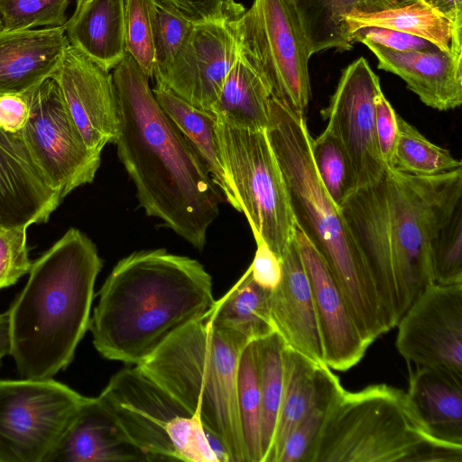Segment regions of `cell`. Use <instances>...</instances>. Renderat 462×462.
Returning a JSON list of instances; mask_svg holds the SVG:
<instances>
[{"instance_id":"cell-1","label":"cell","mask_w":462,"mask_h":462,"mask_svg":"<svg viewBox=\"0 0 462 462\" xmlns=\"http://www.w3.org/2000/svg\"><path fill=\"white\" fill-rule=\"evenodd\" d=\"M462 201V169L415 176L387 167L340 207L377 290L390 331L434 283L430 245L449 210Z\"/></svg>"},{"instance_id":"cell-2","label":"cell","mask_w":462,"mask_h":462,"mask_svg":"<svg viewBox=\"0 0 462 462\" xmlns=\"http://www.w3.org/2000/svg\"><path fill=\"white\" fill-rule=\"evenodd\" d=\"M118 106L114 143L140 206L195 248L206 245L223 196L202 160L159 106L129 55L112 69Z\"/></svg>"},{"instance_id":"cell-3","label":"cell","mask_w":462,"mask_h":462,"mask_svg":"<svg viewBox=\"0 0 462 462\" xmlns=\"http://www.w3.org/2000/svg\"><path fill=\"white\" fill-rule=\"evenodd\" d=\"M89 329L105 358L139 365L168 338L208 316L212 277L188 256L142 250L121 259L98 292Z\"/></svg>"},{"instance_id":"cell-4","label":"cell","mask_w":462,"mask_h":462,"mask_svg":"<svg viewBox=\"0 0 462 462\" xmlns=\"http://www.w3.org/2000/svg\"><path fill=\"white\" fill-rule=\"evenodd\" d=\"M102 265L95 244L73 227L32 262L8 309L11 356L22 378H52L72 362L89 329Z\"/></svg>"},{"instance_id":"cell-5","label":"cell","mask_w":462,"mask_h":462,"mask_svg":"<svg viewBox=\"0 0 462 462\" xmlns=\"http://www.w3.org/2000/svg\"><path fill=\"white\" fill-rule=\"evenodd\" d=\"M266 134L284 180L295 226L325 259L356 326L371 345L389 331L381 300L340 208L319 178L304 115L272 97Z\"/></svg>"},{"instance_id":"cell-6","label":"cell","mask_w":462,"mask_h":462,"mask_svg":"<svg viewBox=\"0 0 462 462\" xmlns=\"http://www.w3.org/2000/svg\"><path fill=\"white\" fill-rule=\"evenodd\" d=\"M252 341L208 316L168 338L137 366L203 424L228 462H245L236 401L241 353Z\"/></svg>"},{"instance_id":"cell-7","label":"cell","mask_w":462,"mask_h":462,"mask_svg":"<svg viewBox=\"0 0 462 462\" xmlns=\"http://www.w3.org/2000/svg\"><path fill=\"white\" fill-rule=\"evenodd\" d=\"M311 462H462V445L433 437L406 392L372 384L337 394Z\"/></svg>"},{"instance_id":"cell-8","label":"cell","mask_w":462,"mask_h":462,"mask_svg":"<svg viewBox=\"0 0 462 462\" xmlns=\"http://www.w3.org/2000/svg\"><path fill=\"white\" fill-rule=\"evenodd\" d=\"M97 398L148 462H228L201 421L137 365L114 374Z\"/></svg>"},{"instance_id":"cell-9","label":"cell","mask_w":462,"mask_h":462,"mask_svg":"<svg viewBox=\"0 0 462 462\" xmlns=\"http://www.w3.org/2000/svg\"><path fill=\"white\" fill-rule=\"evenodd\" d=\"M217 134L240 212L255 241L263 240L281 258L294 236L295 223L266 130L238 128L217 117Z\"/></svg>"},{"instance_id":"cell-10","label":"cell","mask_w":462,"mask_h":462,"mask_svg":"<svg viewBox=\"0 0 462 462\" xmlns=\"http://www.w3.org/2000/svg\"><path fill=\"white\" fill-rule=\"evenodd\" d=\"M240 49L272 97L304 115L311 96L310 42L291 0H254L235 20Z\"/></svg>"},{"instance_id":"cell-11","label":"cell","mask_w":462,"mask_h":462,"mask_svg":"<svg viewBox=\"0 0 462 462\" xmlns=\"http://www.w3.org/2000/svg\"><path fill=\"white\" fill-rule=\"evenodd\" d=\"M85 398L52 378L0 380V462H44Z\"/></svg>"},{"instance_id":"cell-12","label":"cell","mask_w":462,"mask_h":462,"mask_svg":"<svg viewBox=\"0 0 462 462\" xmlns=\"http://www.w3.org/2000/svg\"><path fill=\"white\" fill-rule=\"evenodd\" d=\"M20 135L45 182L61 200L93 181L101 152L85 143L53 78L30 90L29 116Z\"/></svg>"},{"instance_id":"cell-13","label":"cell","mask_w":462,"mask_h":462,"mask_svg":"<svg viewBox=\"0 0 462 462\" xmlns=\"http://www.w3.org/2000/svg\"><path fill=\"white\" fill-rule=\"evenodd\" d=\"M396 327V348L408 364L462 376V283H432Z\"/></svg>"},{"instance_id":"cell-14","label":"cell","mask_w":462,"mask_h":462,"mask_svg":"<svg viewBox=\"0 0 462 462\" xmlns=\"http://www.w3.org/2000/svg\"><path fill=\"white\" fill-rule=\"evenodd\" d=\"M378 76L360 57L343 69L334 94L321 115L327 127L350 159L357 189L376 181L387 168L382 160L374 125Z\"/></svg>"},{"instance_id":"cell-15","label":"cell","mask_w":462,"mask_h":462,"mask_svg":"<svg viewBox=\"0 0 462 462\" xmlns=\"http://www.w3.org/2000/svg\"><path fill=\"white\" fill-rule=\"evenodd\" d=\"M234 22L194 23L173 61L165 69L154 72L156 85L211 112L241 51Z\"/></svg>"},{"instance_id":"cell-16","label":"cell","mask_w":462,"mask_h":462,"mask_svg":"<svg viewBox=\"0 0 462 462\" xmlns=\"http://www.w3.org/2000/svg\"><path fill=\"white\" fill-rule=\"evenodd\" d=\"M87 146L101 152L118 131V106L112 74L68 45L52 76Z\"/></svg>"},{"instance_id":"cell-17","label":"cell","mask_w":462,"mask_h":462,"mask_svg":"<svg viewBox=\"0 0 462 462\" xmlns=\"http://www.w3.org/2000/svg\"><path fill=\"white\" fill-rule=\"evenodd\" d=\"M294 235L312 290L324 363L346 371L360 362L370 345L356 326L323 256L296 226Z\"/></svg>"},{"instance_id":"cell-18","label":"cell","mask_w":462,"mask_h":462,"mask_svg":"<svg viewBox=\"0 0 462 462\" xmlns=\"http://www.w3.org/2000/svg\"><path fill=\"white\" fill-rule=\"evenodd\" d=\"M61 199L45 182L20 134L0 127V221L3 227L44 223Z\"/></svg>"},{"instance_id":"cell-19","label":"cell","mask_w":462,"mask_h":462,"mask_svg":"<svg viewBox=\"0 0 462 462\" xmlns=\"http://www.w3.org/2000/svg\"><path fill=\"white\" fill-rule=\"evenodd\" d=\"M281 261V282L270 291V309L275 332L285 346L317 364L325 365L312 290L295 235L282 254Z\"/></svg>"},{"instance_id":"cell-20","label":"cell","mask_w":462,"mask_h":462,"mask_svg":"<svg viewBox=\"0 0 462 462\" xmlns=\"http://www.w3.org/2000/svg\"><path fill=\"white\" fill-rule=\"evenodd\" d=\"M148 462L97 397H87L44 462Z\"/></svg>"},{"instance_id":"cell-21","label":"cell","mask_w":462,"mask_h":462,"mask_svg":"<svg viewBox=\"0 0 462 462\" xmlns=\"http://www.w3.org/2000/svg\"><path fill=\"white\" fill-rule=\"evenodd\" d=\"M378 60V69L402 78L426 106L439 111L462 103V54L442 51H395L365 42Z\"/></svg>"},{"instance_id":"cell-22","label":"cell","mask_w":462,"mask_h":462,"mask_svg":"<svg viewBox=\"0 0 462 462\" xmlns=\"http://www.w3.org/2000/svg\"><path fill=\"white\" fill-rule=\"evenodd\" d=\"M69 42L65 26L0 29V96L28 92L59 69Z\"/></svg>"},{"instance_id":"cell-23","label":"cell","mask_w":462,"mask_h":462,"mask_svg":"<svg viewBox=\"0 0 462 462\" xmlns=\"http://www.w3.org/2000/svg\"><path fill=\"white\" fill-rule=\"evenodd\" d=\"M409 401L436 439L462 445V376L440 368L410 369Z\"/></svg>"},{"instance_id":"cell-24","label":"cell","mask_w":462,"mask_h":462,"mask_svg":"<svg viewBox=\"0 0 462 462\" xmlns=\"http://www.w3.org/2000/svg\"><path fill=\"white\" fill-rule=\"evenodd\" d=\"M69 45L110 71L125 57V0H89L65 24Z\"/></svg>"},{"instance_id":"cell-25","label":"cell","mask_w":462,"mask_h":462,"mask_svg":"<svg viewBox=\"0 0 462 462\" xmlns=\"http://www.w3.org/2000/svg\"><path fill=\"white\" fill-rule=\"evenodd\" d=\"M159 106L197 152L225 200L237 211L240 205L226 172L217 134V117L171 91L155 85Z\"/></svg>"},{"instance_id":"cell-26","label":"cell","mask_w":462,"mask_h":462,"mask_svg":"<svg viewBox=\"0 0 462 462\" xmlns=\"http://www.w3.org/2000/svg\"><path fill=\"white\" fill-rule=\"evenodd\" d=\"M310 42L311 54L328 49L353 47L345 18L351 13H376L410 5L416 0H291Z\"/></svg>"},{"instance_id":"cell-27","label":"cell","mask_w":462,"mask_h":462,"mask_svg":"<svg viewBox=\"0 0 462 462\" xmlns=\"http://www.w3.org/2000/svg\"><path fill=\"white\" fill-rule=\"evenodd\" d=\"M271 97L269 87L241 51L211 113L238 128L266 130Z\"/></svg>"},{"instance_id":"cell-28","label":"cell","mask_w":462,"mask_h":462,"mask_svg":"<svg viewBox=\"0 0 462 462\" xmlns=\"http://www.w3.org/2000/svg\"><path fill=\"white\" fill-rule=\"evenodd\" d=\"M349 33L365 26L393 29L421 37L439 49L462 54L461 30L421 0L376 13L355 11L346 18Z\"/></svg>"},{"instance_id":"cell-29","label":"cell","mask_w":462,"mask_h":462,"mask_svg":"<svg viewBox=\"0 0 462 462\" xmlns=\"http://www.w3.org/2000/svg\"><path fill=\"white\" fill-rule=\"evenodd\" d=\"M208 319L214 326L236 331L250 341L275 332L270 309V291L253 280L249 268L226 293L215 301Z\"/></svg>"},{"instance_id":"cell-30","label":"cell","mask_w":462,"mask_h":462,"mask_svg":"<svg viewBox=\"0 0 462 462\" xmlns=\"http://www.w3.org/2000/svg\"><path fill=\"white\" fill-rule=\"evenodd\" d=\"M283 363V393L269 462H278L287 437L310 408L322 365L287 346Z\"/></svg>"},{"instance_id":"cell-31","label":"cell","mask_w":462,"mask_h":462,"mask_svg":"<svg viewBox=\"0 0 462 462\" xmlns=\"http://www.w3.org/2000/svg\"><path fill=\"white\" fill-rule=\"evenodd\" d=\"M261 396L262 462H269L284 384V343L273 332L255 340Z\"/></svg>"},{"instance_id":"cell-32","label":"cell","mask_w":462,"mask_h":462,"mask_svg":"<svg viewBox=\"0 0 462 462\" xmlns=\"http://www.w3.org/2000/svg\"><path fill=\"white\" fill-rule=\"evenodd\" d=\"M343 390L338 377L326 365L319 366L312 402L287 437L278 462H311L313 452L327 415Z\"/></svg>"},{"instance_id":"cell-33","label":"cell","mask_w":462,"mask_h":462,"mask_svg":"<svg viewBox=\"0 0 462 462\" xmlns=\"http://www.w3.org/2000/svg\"><path fill=\"white\" fill-rule=\"evenodd\" d=\"M398 134L389 168L415 176H436L462 169L460 160L397 116Z\"/></svg>"},{"instance_id":"cell-34","label":"cell","mask_w":462,"mask_h":462,"mask_svg":"<svg viewBox=\"0 0 462 462\" xmlns=\"http://www.w3.org/2000/svg\"><path fill=\"white\" fill-rule=\"evenodd\" d=\"M236 401L245 462H262L261 396L255 340L245 346L239 358Z\"/></svg>"},{"instance_id":"cell-35","label":"cell","mask_w":462,"mask_h":462,"mask_svg":"<svg viewBox=\"0 0 462 462\" xmlns=\"http://www.w3.org/2000/svg\"><path fill=\"white\" fill-rule=\"evenodd\" d=\"M311 154L322 185L340 208L357 189L348 154L339 140L327 129L311 139Z\"/></svg>"},{"instance_id":"cell-36","label":"cell","mask_w":462,"mask_h":462,"mask_svg":"<svg viewBox=\"0 0 462 462\" xmlns=\"http://www.w3.org/2000/svg\"><path fill=\"white\" fill-rule=\"evenodd\" d=\"M430 265L434 283H462V201L449 210L435 231Z\"/></svg>"},{"instance_id":"cell-37","label":"cell","mask_w":462,"mask_h":462,"mask_svg":"<svg viewBox=\"0 0 462 462\" xmlns=\"http://www.w3.org/2000/svg\"><path fill=\"white\" fill-rule=\"evenodd\" d=\"M156 0H125V46L145 75L153 77L155 54L153 23Z\"/></svg>"},{"instance_id":"cell-38","label":"cell","mask_w":462,"mask_h":462,"mask_svg":"<svg viewBox=\"0 0 462 462\" xmlns=\"http://www.w3.org/2000/svg\"><path fill=\"white\" fill-rule=\"evenodd\" d=\"M71 0H0L2 29L27 30L62 27Z\"/></svg>"},{"instance_id":"cell-39","label":"cell","mask_w":462,"mask_h":462,"mask_svg":"<svg viewBox=\"0 0 462 462\" xmlns=\"http://www.w3.org/2000/svg\"><path fill=\"white\" fill-rule=\"evenodd\" d=\"M193 24L157 2L153 23L154 72L165 69L173 61L189 37Z\"/></svg>"},{"instance_id":"cell-40","label":"cell","mask_w":462,"mask_h":462,"mask_svg":"<svg viewBox=\"0 0 462 462\" xmlns=\"http://www.w3.org/2000/svg\"><path fill=\"white\" fill-rule=\"evenodd\" d=\"M26 226L0 228V290L29 273L32 262L27 247Z\"/></svg>"},{"instance_id":"cell-41","label":"cell","mask_w":462,"mask_h":462,"mask_svg":"<svg viewBox=\"0 0 462 462\" xmlns=\"http://www.w3.org/2000/svg\"><path fill=\"white\" fill-rule=\"evenodd\" d=\"M193 23L216 21L236 20L245 11L235 0H156Z\"/></svg>"},{"instance_id":"cell-42","label":"cell","mask_w":462,"mask_h":462,"mask_svg":"<svg viewBox=\"0 0 462 462\" xmlns=\"http://www.w3.org/2000/svg\"><path fill=\"white\" fill-rule=\"evenodd\" d=\"M350 37L353 43L356 42H373L400 51H428L438 48L421 37L377 26L359 28L352 32Z\"/></svg>"},{"instance_id":"cell-43","label":"cell","mask_w":462,"mask_h":462,"mask_svg":"<svg viewBox=\"0 0 462 462\" xmlns=\"http://www.w3.org/2000/svg\"><path fill=\"white\" fill-rule=\"evenodd\" d=\"M374 125L379 152L389 167L398 134V114L384 97L382 89L374 96Z\"/></svg>"},{"instance_id":"cell-44","label":"cell","mask_w":462,"mask_h":462,"mask_svg":"<svg viewBox=\"0 0 462 462\" xmlns=\"http://www.w3.org/2000/svg\"><path fill=\"white\" fill-rule=\"evenodd\" d=\"M256 251L249 270L253 280L261 287L272 291L278 286L282 275L281 258L263 240H257Z\"/></svg>"},{"instance_id":"cell-45","label":"cell","mask_w":462,"mask_h":462,"mask_svg":"<svg viewBox=\"0 0 462 462\" xmlns=\"http://www.w3.org/2000/svg\"><path fill=\"white\" fill-rule=\"evenodd\" d=\"M30 91L17 95L0 96V127L20 134L29 116Z\"/></svg>"},{"instance_id":"cell-46","label":"cell","mask_w":462,"mask_h":462,"mask_svg":"<svg viewBox=\"0 0 462 462\" xmlns=\"http://www.w3.org/2000/svg\"><path fill=\"white\" fill-rule=\"evenodd\" d=\"M448 19L457 28H462V0H421Z\"/></svg>"},{"instance_id":"cell-47","label":"cell","mask_w":462,"mask_h":462,"mask_svg":"<svg viewBox=\"0 0 462 462\" xmlns=\"http://www.w3.org/2000/svg\"><path fill=\"white\" fill-rule=\"evenodd\" d=\"M12 336L10 314L8 310L0 313V368L2 361L6 356H11Z\"/></svg>"},{"instance_id":"cell-48","label":"cell","mask_w":462,"mask_h":462,"mask_svg":"<svg viewBox=\"0 0 462 462\" xmlns=\"http://www.w3.org/2000/svg\"><path fill=\"white\" fill-rule=\"evenodd\" d=\"M89 0H76V8L75 11L79 10Z\"/></svg>"},{"instance_id":"cell-49","label":"cell","mask_w":462,"mask_h":462,"mask_svg":"<svg viewBox=\"0 0 462 462\" xmlns=\"http://www.w3.org/2000/svg\"><path fill=\"white\" fill-rule=\"evenodd\" d=\"M2 28V20H1V16H0V29Z\"/></svg>"},{"instance_id":"cell-50","label":"cell","mask_w":462,"mask_h":462,"mask_svg":"<svg viewBox=\"0 0 462 462\" xmlns=\"http://www.w3.org/2000/svg\"><path fill=\"white\" fill-rule=\"evenodd\" d=\"M1 227H3V226H2V224H1V221H0V228H1Z\"/></svg>"}]
</instances>
